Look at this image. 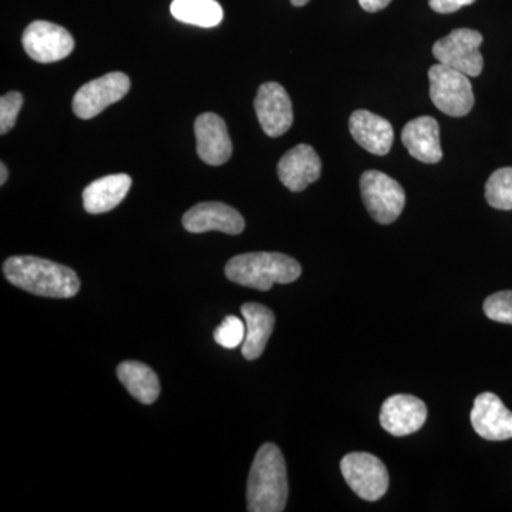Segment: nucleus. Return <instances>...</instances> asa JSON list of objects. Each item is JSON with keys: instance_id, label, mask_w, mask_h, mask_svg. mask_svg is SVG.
I'll return each instance as SVG.
<instances>
[{"instance_id": "22", "label": "nucleus", "mask_w": 512, "mask_h": 512, "mask_svg": "<svg viewBox=\"0 0 512 512\" xmlns=\"http://www.w3.org/2000/svg\"><path fill=\"white\" fill-rule=\"evenodd\" d=\"M485 200L495 210H512V167L494 171L485 184Z\"/></svg>"}, {"instance_id": "6", "label": "nucleus", "mask_w": 512, "mask_h": 512, "mask_svg": "<svg viewBox=\"0 0 512 512\" xmlns=\"http://www.w3.org/2000/svg\"><path fill=\"white\" fill-rule=\"evenodd\" d=\"M483 35L473 29H456L434 43L433 55L439 63L468 77L480 76L484 59L480 52Z\"/></svg>"}, {"instance_id": "12", "label": "nucleus", "mask_w": 512, "mask_h": 512, "mask_svg": "<svg viewBox=\"0 0 512 512\" xmlns=\"http://www.w3.org/2000/svg\"><path fill=\"white\" fill-rule=\"evenodd\" d=\"M426 419V404L410 394H394L383 403L380 410V424L387 433L396 437L416 433L426 423Z\"/></svg>"}, {"instance_id": "14", "label": "nucleus", "mask_w": 512, "mask_h": 512, "mask_svg": "<svg viewBox=\"0 0 512 512\" xmlns=\"http://www.w3.org/2000/svg\"><path fill=\"white\" fill-rule=\"evenodd\" d=\"M197 153L205 164L222 165L232 156V141L227 124L214 113H204L195 120Z\"/></svg>"}, {"instance_id": "1", "label": "nucleus", "mask_w": 512, "mask_h": 512, "mask_svg": "<svg viewBox=\"0 0 512 512\" xmlns=\"http://www.w3.org/2000/svg\"><path fill=\"white\" fill-rule=\"evenodd\" d=\"M3 274L10 284L45 298H73L80 291L79 276L73 269L37 256L6 259Z\"/></svg>"}, {"instance_id": "11", "label": "nucleus", "mask_w": 512, "mask_h": 512, "mask_svg": "<svg viewBox=\"0 0 512 512\" xmlns=\"http://www.w3.org/2000/svg\"><path fill=\"white\" fill-rule=\"evenodd\" d=\"M183 225L191 234L220 231L228 235H238L245 229V220L235 208L227 204L201 202L185 212Z\"/></svg>"}, {"instance_id": "9", "label": "nucleus", "mask_w": 512, "mask_h": 512, "mask_svg": "<svg viewBox=\"0 0 512 512\" xmlns=\"http://www.w3.org/2000/svg\"><path fill=\"white\" fill-rule=\"evenodd\" d=\"M22 45L35 62L55 63L73 52L74 39L62 26L36 20L23 32Z\"/></svg>"}, {"instance_id": "28", "label": "nucleus", "mask_w": 512, "mask_h": 512, "mask_svg": "<svg viewBox=\"0 0 512 512\" xmlns=\"http://www.w3.org/2000/svg\"><path fill=\"white\" fill-rule=\"evenodd\" d=\"M6 180H8V168L5 163H2L0 164V185H5Z\"/></svg>"}, {"instance_id": "21", "label": "nucleus", "mask_w": 512, "mask_h": 512, "mask_svg": "<svg viewBox=\"0 0 512 512\" xmlns=\"http://www.w3.org/2000/svg\"><path fill=\"white\" fill-rule=\"evenodd\" d=\"M171 15L187 25L215 28L224 20V10L217 0H173Z\"/></svg>"}, {"instance_id": "25", "label": "nucleus", "mask_w": 512, "mask_h": 512, "mask_svg": "<svg viewBox=\"0 0 512 512\" xmlns=\"http://www.w3.org/2000/svg\"><path fill=\"white\" fill-rule=\"evenodd\" d=\"M23 106V96L19 92H10L0 99V134L5 136L18 120L19 111Z\"/></svg>"}, {"instance_id": "18", "label": "nucleus", "mask_w": 512, "mask_h": 512, "mask_svg": "<svg viewBox=\"0 0 512 512\" xmlns=\"http://www.w3.org/2000/svg\"><path fill=\"white\" fill-rule=\"evenodd\" d=\"M131 180L127 174H113L99 178L83 191L84 210L89 214H104L114 210L130 191Z\"/></svg>"}, {"instance_id": "27", "label": "nucleus", "mask_w": 512, "mask_h": 512, "mask_svg": "<svg viewBox=\"0 0 512 512\" xmlns=\"http://www.w3.org/2000/svg\"><path fill=\"white\" fill-rule=\"evenodd\" d=\"M390 2L392 0H359L362 9L369 13H376L386 9Z\"/></svg>"}, {"instance_id": "15", "label": "nucleus", "mask_w": 512, "mask_h": 512, "mask_svg": "<svg viewBox=\"0 0 512 512\" xmlns=\"http://www.w3.org/2000/svg\"><path fill=\"white\" fill-rule=\"evenodd\" d=\"M322 174V161L308 144H299L289 150L278 163V177L281 183L292 192L306 190L319 180Z\"/></svg>"}, {"instance_id": "23", "label": "nucleus", "mask_w": 512, "mask_h": 512, "mask_svg": "<svg viewBox=\"0 0 512 512\" xmlns=\"http://www.w3.org/2000/svg\"><path fill=\"white\" fill-rule=\"evenodd\" d=\"M245 329H247V326L237 316H227L222 320L221 325L215 329V342L225 349L238 348L244 343L245 335H247Z\"/></svg>"}, {"instance_id": "19", "label": "nucleus", "mask_w": 512, "mask_h": 512, "mask_svg": "<svg viewBox=\"0 0 512 512\" xmlns=\"http://www.w3.org/2000/svg\"><path fill=\"white\" fill-rule=\"evenodd\" d=\"M241 312L247 326V335L242 343V355L247 360H255L264 353L274 332L275 315L261 303H245Z\"/></svg>"}, {"instance_id": "24", "label": "nucleus", "mask_w": 512, "mask_h": 512, "mask_svg": "<svg viewBox=\"0 0 512 512\" xmlns=\"http://www.w3.org/2000/svg\"><path fill=\"white\" fill-rule=\"evenodd\" d=\"M487 318L495 322L512 325V291H503L488 296L484 302Z\"/></svg>"}, {"instance_id": "4", "label": "nucleus", "mask_w": 512, "mask_h": 512, "mask_svg": "<svg viewBox=\"0 0 512 512\" xmlns=\"http://www.w3.org/2000/svg\"><path fill=\"white\" fill-rule=\"evenodd\" d=\"M429 80L431 101L441 113L463 117L473 109L476 97L467 74L439 63L430 67Z\"/></svg>"}, {"instance_id": "7", "label": "nucleus", "mask_w": 512, "mask_h": 512, "mask_svg": "<svg viewBox=\"0 0 512 512\" xmlns=\"http://www.w3.org/2000/svg\"><path fill=\"white\" fill-rule=\"evenodd\" d=\"M340 471L353 493L362 500L377 501L389 488V473L383 461L369 453H350L340 461Z\"/></svg>"}, {"instance_id": "16", "label": "nucleus", "mask_w": 512, "mask_h": 512, "mask_svg": "<svg viewBox=\"0 0 512 512\" xmlns=\"http://www.w3.org/2000/svg\"><path fill=\"white\" fill-rule=\"evenodd\" d=\"M349 128L356 143L369 153L386 156L392 150L394 130L389 120L367 110H356L350 116Z\"/></svg>"}, {"instance_id": "10", "label": "nucleus", "mask_w": 512, "mask_h": 512, "mask_svg": "<svg viewBox=\"0 0 512 512\" xmlns=\"http://www.w3.org/2000/svg\"><path fill=\"white\" fill-rule=\"evenodd\" d=\"M254 107L262 130L268 137L284 136L293 124L292 101L279 83L262 84L256 93Z\"/></svg>"}, {"instance_id": "3", "label": "nucleus", "mask_w": 512, "mask_h": 512, "mask_svg": "<svg viewBox=\"0 0 512 512\" xmlns=\"http://www.w3.org/2000/svg\"><path fill=\"white\" fill-rule=\"evenodd\" d=\"M301 274V264L279 252H251L234 256L225 266L229 281L256 291H269L275 284H292Z\"/></svg>"}, {"instance_id": "5", "label": "nucleus", "mask_w": 512, "mask_h": 512, "mask_svg": "<svg viewBox=\"0 0 512 512\" xmlns=\"http://www.w3.org/2000/svg\"><path fill=\"white\" fill-rule=\"evenodd\" d=\"M360 192L370 217L382 225H389L402 215L406 192L389 175L369 170L360 178Z\"/></svg>"}, {"instance_id": "17", "label": "nucleus", "mask_w": 512, "mask_h": 512, "mask_svg": "<svg viewBox=\"0 0 512 512\" xmlns=\"http://www.w3.org/2000/svg\"><path fill=\"white\" fill-rule=\"evenodd\" d=\"M402 141L410 156L421 163L436 164L443 158L440 126L433 117L423 116L409 121L403 128Z\"/></svg>"}, {"instance_id": "26", "label": "nucleus", "mask_w": 512, "mask_h": 512, "mask_svg": "<svg viewBox=\"0 0 512 512\" xmlns=\"http://www.w3.org/2000/svg\"><path fill=\"white\" fill-rule=\"evenodd\" d=\"M476 0H429L430 8L434 12L447 15V13H454L464 6L473 5Z\"/></svg>"}, {"instance_id": "2", "label": "nucleus", "mask_w": 512, "mask_h": 512, "mask_svg": "<svg viewBox=\"0 0 512 512\" xmlns=\"http://www.w3.org/2000/svg\"><path fill=\"white\" fill-rule=\"evenodd\" d=\"M289 485L285 458L275 444H264L249 471V512H282L288 501Z\"/></svg>"}, {"instance_id": "20", "label": "nucleus", "mask_w": 512, "mask_h": 512, "mask_svg": "<svg viewBox=\"0 0 512 512\" xmlns=\"http://www.w3.org/2000/svg\"><path fill=\"white\" fill-rule=\"evenodd\" d=\"M117 376L127 392L143 404H153L160 396V380L153 369L140 362H123L117 367Z\"/></svg>"}, {"instance_id": "8", "label": "nucleus", "mask_w": 512, "mask_h": 512, "mask_svg": "<svg viewBox=\"0 0 512 512\" xmlns=\"http://www.w3.org/2000/svg\"><path fill=\"white\" fill-rule=\"evenodd\" d=\"M130 86V77L121 72L109 73L100 79L92 80L74 94V114L82 120L93 119L111 104L124 99Z\"/></svg>"}, {"instance_id": "13", "label": "nucleus", "mask_w": 512, "mask_h": 512, "mask_svg": "<svg viewBox=\"0 0 512 512\" xmlns=\"http://www.w3.org/2000/svg\"><path fill=\"white\" fill-rule=\"evenodd\" d=\"M470 417L474 430L483 439L490 441L512 439V412L494 393H481L474 400Z\"/></svg>"}]
</instances>
